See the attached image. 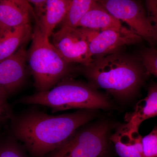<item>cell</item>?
Listing matches in <instances>:
<instances>
[{"label": "cell", "mask_w": 157, "mask_h": 157, "mask_svg": "<svg viewBox=\"0 0 157 157\" xmlns=\"http://www.w3.org/2000/svg\"><path fill=\"white\" fill-rule=\"evenodd\" d=\"M26 56L23 45L13 55L0 61V95L6 99L24 84Z\"/></svg>", "instance_id": "9"}, {"label": "cell", "mask_w": 157, "mask_h": 157, "mask_svg": "<svg viewBox=\"0 0 157 157\" xmlns=\"http://www.w3.org/2000/svg\"><path fill=\"white\" fill-rule=\"evenodd\" d=\"M147 16L153 29L157 43V0H147L145 2Z\"/></svg>", "instance_id": "20"}, {"label": "cell", "mask_w": 157, "mask_h": 157, "mask_svg": "<svg viewBox=\"0 0 157 157\" xmlns=\"http://www.w3.org/2000/svg\"><path fill=\"white\" fill-rule=\"evenodd\" d=\"M31 39L26 61L38 92L49 90L63 79L73 77V73L78 71V67L63 58L36 23Z\"/></svg>", "instance_id": "4"}, {"label": "cell", "mask_w": 157, "mask_h": 157, "mask_svg": "<svg viewBox=\"0 0 157 157\" xmlns=\"http://www.w3.org/2000/svg\"><path fill=\"white\" fill-rule=\"evenodd\" d=\"M98 2L113 17L125 22L132 30L151 45L156 44L154 32L141 2L133 0H101Z\"/></svg>", "instance_id": "6"}, {"label": "cell", "mask_w": 157, "mask_h": 157, "mask_svg": "<svg viewBox=\"0 0 157 157\" xmlns=\"http://www.w3.org/2000/svg\"><path fill=\"white\" fill-rule=\"evenodd\" d=\"M71 0H47L45 14L36 23L42 33L49 38L56 26L64 18Z\"/></svg>", "instance_id": "14"}, {"label": "cell", "mask_w": 157, "mask_h": 157, "mask_svg": "<svg viewBox=\"0 0 157 157\" xmlns=\"http://www.w3.org/2000/svg\"><path fill=\"white\" fill-rule=\"evenodd\" d=\"M94 88L105 90L116 99L131 100L137 95L148 73L138 56L118 51L94 58L87 66L78 67Z\"/></svg>", "instance_id": "2"}, {"label": "cell", "mask_w": 157, "mask_h": 157, "mask_svg": "<svg viewBox=\"0 0 157 157\" xmlns=\"http://www.w3.org/2000/svg\"><path fill=\"white\" fill-rule=\"evenodd\" d=\"M109 128L106 123L79 128L51 157L104 156L109 143Z\"/></svg>", "instance_id": "5"}, {"label": "cell", "mask_w": 157, "mask_h": 157, "mask_svg": "<svg viewBox=\"0 0 157 157\" xmlns=\"http://www.w3.org/2000/svg\"><path fill=\"white\" fill-rule=\"evenodd\" d=\"M0 157H25L17 142L8 140L0 144Z\"/></svg>", "instance_id": "19"}, {"label": "cell", "mask_w": 157, "mask_h": 157, "mask_svg": "<svg viewBox=\"0 0 157 157\" xmlns=\"http://www.w3.org/2000/svg\"><path fill=\"white\" fill-rule=\"evenodd\" d=\"M144 157H157V126L142 138Z\"/></svg>", "instance_id": "18"}, {"label": "cell", "mask_w": 157, "mask_h": 157, "mask_svg": "<svg viewBox=\"0 0 157 157\" xmlns=\"http://www.w3.org/2000/svg\"><path fill=\"white\" fill-rule=\"evenodd\" d=\"M6 100L0 95V123L11 117V110Z\"/></svg>", "instance_id": "22"}, {"label": "cell", "mask_w": 157, "mask_h": 157, "mask_svg": "<svg viewBox=\"0 0 157 157\" xmlns=\"http://www.w3.org/2000/svg\"><path fill=\"white\" fill-rule=\"evenodd\" d=\"M28 1L31 5H33L36 21H38L45 14L47 0H30Z\"/></svg>", "instance_id": "21"}, {"label": "cell", "mask_w": 157, "mask_h": 157, "mask_svg": "<svg viewBox=\"0 0 157 157\" xmlns=\"http://www.w3.org/2000/svg\"><path fill=\"white\" fill-rule=\"evenodd\" d=\"M96 110L79 109L58 115L30 110L13 121L12 131L33 155L42 157L60 147L77 130L94 119Z\"/></svg>", "instance_id": "1"}, {"label": "cell", "mask_w": 157, "mask_h": 157, "mask_svg": "<svg viewBox=\"0 0 157 157\" xmlns=\"http://www.w3.org/2000/svg\"><path fill=\"white\" fill-rule=\"evenodd\" d=\"M123 26L120 21L113 17L97 1H95L78 25V27L98 31Z\"/></svg>", "instance_id": "13"}, {"label": "cell", "mask_w": 157, "mask_h": 157, "mask_svg": "<svg viewBox=\"0 0 157 157\" xmlns=\"http://www.w3.org/2000/svg\"><path fill=\"white\" fill-rule=\"evenodd\" d=\"M33 33L30 24H27L12 29L0 36V61L15 53L32 39Z\"/></svg>", "instance_id": "15"}, {"label": "cell", "mask_w": 157, "mask_h": 157, "mask_svg": "<svg viewBox=\"0 0 157 157\" xmlns=\"http://www.w3.org/2000/svg\"><path fill=\"white\" fill-rule=\"evenodd\" d=\"M157 116V82L150 85L146 97L139 101L134 111L126 114V123L134 128L139 130L144 121Z\"/></svg>", "instance_id": "12"}, {"label": "cell", "mask_w": 157, "mask_h": 157, "mask_svg": "<svg viewBox=\"0 0 157 157\" xmlns=\"http://www.w3.org/2000/svg\"><path fill=\"white\" fill-rule=\"evenodd\" d=\"M139 56L149 75L157 78V49L154 47L144 48Z\"/></svg>", "instance_id": "17"}, {"label": "cell", "mask_w": 157, "mask_h": 157, "mask_svg": "<svg viewBox=\"0 0 157 157\" xmlns=\"http://www.w3.org/2000/svg\"><path fill=\"white\" fill-rule=\"evenodd\" d=\"M104 157V156H103V157Z\"/></svg>", "instance_id": "23"}, {"label": "cell", "mask_w": 157, "mask_h": 157, "mask_svg": "<svg viewBox=\"0 0 157 157\" xmlns=\"http://www.w3.org/2000/svg\"><path fill=\"white\" fill-rule=\"evenodd\" d=\"M19 102L46 106L54 113L72 109H108L112 107L105 95L88 83L76 80L73 77L63 79L47 91L24 97Z\"/></svg>", "instance_id": "3"}, {"label": "cell", "mask_w": 157, "mask_h": 157, "mask_svg": "<svg viewBox=\"0 0 157 157\" xmlns=\"http://www.w3.org/2000/svg\"><path fill=\"white\" fill-rule=\"evenodd\" d=\"M52 36V43L66 61L82 66L90 63L93 59L90 55L88 29L60 28Z\"/></svg>", "instance_id": "7"}, {"label": "cell", "mask_w": 157, "mask_h": 157, "mask_svg": "<svg viewBox=\"0 0 157 157\" xmlns=\"http://www.w3.org/2000/svg\"><path fill=\"white\" fill-rule=\"evenodd\" d=\"M33 9L28 1L0 0V36L12 29L30 24Z\"/></svg>", "instance_id": "10"}, {"label": "cell", "mask_w": 157, "mask_h": 157, "mask_svg": "<svg viewBox=\"0 0 157 157\" xmlns=\"http://www.w3.org/2000/svg\"><path fill=\"white\" fill-rule=\"evenodd\" d=\"M142 138L139 130L126 123L117 130L110 139L120 157H144Z\"/></svg>", "instance_id": "11"}, {"label": "cell", "mask_w": 157, "mask_h": 157, "mask_svg": "<svg viewBox=\"0 0 157 157\" xmlns=\"http://www.w3.org/2000/svg\"><path fill=\"white\" fill-rule=\"evenodd\" d=\"M89 52L92 58L108 55L127 45L136 44L142 38L125 27L101 31L89 29Z\"/></svg>", "instance_id": "8"}, {"label": "cell", "mask_w": 157, "mask_h": 157, "mask_svg": "<svg viewBox=\"0 0 157 157\" xmlns=\"http://www.w3.org/2000/svg\"><path fill=\"white\" fill-rule=\"evenodd\" d=\"M95 1L94 0H71L60 28L76 29Z\"/></svg>", "instance_id": "16"}]
</instances>
